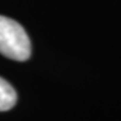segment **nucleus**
I'll list each match as a JSON object with an SVG mask.
<instances>
[{
  "instance_id": "obj_1",
  "label": "nucleus",
  "mask_w": 121,
  "mask_h": 121,
  "mask_svg": "<svg viewBox=\"0 0 121 121\" xmlns=\"http://www.w3.org/2000/svg\"><path fill=\"white\" fill-rule=\"evenodd\" d=\"M0 53L14 60L31 56V42L24 27L15 20L0 15Z\"/></svg>"
},
{
  "instance_id": "obj_2",
  "label": "nucleus",
  "mask_w": 121,
  "mask_h": 121,
  "mask_svg": "<svg viewBox=\"0 0 121 121\" xmlns=\"http://www.w3.org/2000/svg\"><path fill=\"white\" fill-rule=\"evenodd\" d=\"M17 95L15 89L0 77V111H8L15 106Z\"/></svg>"
}]
</instances>
